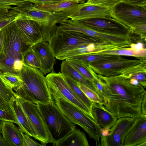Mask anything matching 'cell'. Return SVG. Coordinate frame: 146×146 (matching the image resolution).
<instances>
[{
  "label": "cell",
  "instance_id": "obj_1",
  "mask_svg": "<svg viewBox=\"0 0 146 146\" xmlns=\"http://www.w3.org/2000/svg\"><path fill=\"white\" fill-rule=\"evenodd\" d=\"M98 75L103 84L105 108L117 119H135L143 115L142 104L146 101V92L141 83L132 84L130 79L122 75L107 77Z\"/></svg>",
  "mask_w": 146,
  "mask_h": 146
},
{
  "label": "cell",
  "instance_id": "obj_2",
  "mask_svg": "<svg viewBox=\"0 0 146 146\" xmlns=\"http://www.w3.org/2000/svg\"><path fill=\"white\" fill-rule=\"evenodd\" d=\"M19 75L23 82L22 86L15 91L17 95L35 104H46L51 101L46 77L39 69L23 63Z\"/></svg>",
  "mask_w": 146,
  "mask_h": 146
},
{
  "label": "cell",
  "instance_id": "obj_3",
  "mask_svg": "<svg viewBox=\"0 0 146 146\" xmlns=\"http://www.w3.org/2000/svg\"><path fill=\"white\" fill-rule=\"evenodd\" d=\"M48 43L55 57L82 45L93 43L107 50L114 45L82 33L64 31L58 26Z\"/></svg>",
  "mask_w": 146,
  "mask_h": 146
},
{
  "label": "cell",
  "instance_id": "obj_4",
  "mask_svg": "<svg viewBox=\"0 0 146 146\" xmlns=\"http://www.w3.org/2000/svg\"><path fill=\"white\" fill-rule=\"evenodd\" d=\"M53 145L63 139L76 127L60 111L52 99L49 102L36 104Z\"/></svg>",
  "mask_w": 146,
  "mask_h": 146
},
{
  "label": "cell",
  "instance_id": "obj_5",
  "mask_svg": "<svg viewBox=\"0 0 146 146\" xmlns=\"http://www.w3.org/2000/svg\"><path fill=\"white\" fill-rule=\"evenodd\" d=\"M52 99L61 112L74 124L81 127L97 146H100L101 127L90 117L61 96L50 92Z\"/></svg>",
  "mask_w": 146,
  "mask_h": 146
},
{
  "label": "cell",
  "instance_id": "obj_6",
  "mask_svg": "<svg viewBox=\"0 0 146 146\" xmlns=\"http://www.w3.org/2000/svg\"><path fill=\"white\" fill-rule=\"evenodd\" d=\"M15 22L25 40L31 46L43 41L49 42L58 27L41 25L21 15Z\"/></svg>",
  "mask_w": 146,
  "mask_h": 146
},
{
  "label": "cell",
  "instance_id": "obj_7",
  "mask_svg": "<svg viewBox=\"0 0 146 146\" xmlns=\"http://www.w3.org/2000/svg\"><path fill=\"white\" fill-rule=\"evenodd\" d=\"M121 56L115 59L95 61L88 64L93 70L97 74L110 77L122 75L146 62V58L132 59Z\"/></svg>",
  "mask_w": 146,
  "mask_h": 146
},
{
  "label": "cell",
  "instance_id": "obj_8",
  "mask_svg": "<svg viewBox=\"0 0 146 146\" xmlns=\"http://www.w3.org/2000/svg\"><path fill=\"white\" fill-rule=\"evenodd\" d=\"M1 31L3 41L1 53L16 60L23 62L25 53L31 46L25 40L15 21L4 27Z\"/></svg>",
  "mask_w": 146,
  "mask_h": 146
},
{
  "label": "cell",
  "instance_id": "obj_9",
  "mask_svg": "<svg viewBox=\"0 0 146 146\" xmlns=\"http://www.w3.org/2000/svg\"><path fill=\"white\" fill-rule=\"evenodd\" d=\"M46 77L50 92L63 97L95 121L90 109L74 92L61 72H52Z\"/></svg>",
  "mask_w": 146,
  "mask_h": 146
},
{
  "label": "cell",
  "instance_id": "obj_10",
  "mask_svg": "<svg viewBox=\"0 0 146 146\" xmlns=\"http://www.w3.org/2000/svg\"><path fill=\"white\" fill-rule=\"evenodd\" d=\"M23 17L44 26H52L68 19L66 11L52 12L40 9L33 3L25 1L21 5L11 7Z\"/></svg>",
  "mask_w": 146,
  "mask_h": 146
},
{
  "label": "cell",
  "instance_id": "obj_11",
  "mask_svg": "<svg viewBox=\"0 0 146 146\" xmlns=\"http://www.w3.org/2000/svg\"><path fill=\"white\" fill-rule=\"evenodd\" d=\"M34 134L33 137L44 146L52 140L36 104L25 100L15 94Z\"/></svg>",
  "mask_w": 146,
  "mask_h": 146
},
{
  "label": "cell",
  "instance_id": "obj_12",
  "mask_svg": "<svg viewBox=\"0 0 146 146\" xmlns=\"http://www.w3.org/2000/svg\"><path fill=\"white\" fill-rule=\"evenodd\" d=\"M111 17L130 30L136 26L146 24V7L121 2L111 9Z\"/></svg>",
  "mask_w": 146,
  "mask_h": 146
},
{
  "label": "cell",
  "instance_id": "obj_13",
  "mask_svg": "<svg viewBox=\"0 0 146 146\" xmlns=\"http://www.w3.org/2000/svg\"><path fill=\"white\" fill-rule=\"evenodd\" d=\"M77 21L83 27L99 32L118 36H130V29L112 18L97 17Z\"/></svg>",
  "mask_w": 146,
  "mask_h": 146
},
{
  "label": "cell",
  "instance_id": "obj_14",
  "mask_svg": "<svg viewBox=\"0 0 146 146\" xmlns=\"http://www.w3.org/2000/svg\"><path fill=\"white\" fill-rule=\"evenodd\" d=\"M62 29L65 31L82 33L95 37L107 42L120 46L122 48H128L131 43L130 36H121L99 32L86 28L77 21L70 19L64 20L61 25Z\"/></svg>",
  "mask_w": 146,
  "mask_h": 146
},
{
  "label": "cell",
  "instance_id": "obj_15",
  "mask_svg": "<svg viewBox=\"0 0 146 146\" xmlns=\"http://www.w3.org/2000/svg\"><path fill=\"white\" fill-rule=\"evenodd\" d=\"M111 9L84 2L76 3L66 11L68 13V17L69 19L78 21L97 17L112 18Z\"/></svg>",
  "mask_w": 146,
  "mask_h": 146
},
{
  "label": "cell",
  "instance_id": "obj_16",
  "mask_svg": "<svg viewBox=\"0 0 146 146\" xmlns=\"http://www.w3.org/2000/svg\"><path fill=\"white\" fill-rule=\"evenodd\" d=\"M136 119L125 117L118 118L110 129V135L100 137V146H121L122 138L131 128Z\"/></svg>",
  "mask_w": 146,
  "mask_h": 146
},
{
  "label": "cell",
  "instance_id": "obj_17",
  "mask_svg": "<svg viewBox=\"0 0 146 146\" xmlns=\"http://www.w3.org/2000/svg\"><path fill=\"white\" fill-rule=\"evenodd\" d=\"M146 146V115L136 119L122 140L121 146Z\"/></svg>",
  "mask_w": 146,
  "mask_h": 146
},
{
  "label": "cell",
  "instance_id": "obj_18",
  "mask_svg": "<svg viewBox=\"0 0 146 146\" xmlns=\"http://www.w3.org/2000/svg\"><path fill=\"white\" fill-rule=\"evenodd\" d=\"M32 47L39 62V69L44 74L52 72L56 63V58L48 42L42 41Z\"/></svg>",
  "mask_w": 146,
  "mask_h": 146
},
{
  "label": "cell",
  "instance_id": "obj_19",
  "mask_svg": "<svg viewBox=\"0 0 146 146\" xmlns=\"http://www.w3.org/2000/svg\"><path fill=\"white\" fill-rule=\"evenodd\" d=\"M91 111L95 121L101 128H110L118 119L102 104L92 102Z\"/></svg>",
  "mask_w": 146,
  "mask_h": 146
},
{
  "label": "cell",
  "instance_id": "obj_20",
  "mask_svg": "<svg viewBox=\"0 0 146 146\" xmlns=\"http://www.w3.org/2000/svg\"><path fill=\"white\" fill-rule=\"evenodd\" d=\"M14 123L3 121L1 130L2 137L8 146H23L22 132Z\"/></svg>",
  "mask_w": 146,
  "mask_h": 146
},
{
  "label": "cell",
  "instance_id": "obj_21",
  "mask_svg": "<svg viewBox=\"0 0 146 146\" xmlns=\"http://www.w3.org/2000/svg\"><path fill=\"white\" fill-rule=\"evenodd\" d=\"M61 72L65 77H68L77 83L84 85L96 92L102 99L101 94L95 86L89 80L84 78L66 60H64L61 65Z\"/></svg>",
  "mask_w": 146,
  "mask_h": 146
},
{
  "label": "cell",
  "instance_id": "obj_22",
  "mask_svg": "<svg viewBox=\"0 0 146 146\" xmlns=\"http://www.w3.org/2000/svg\"><path fill=\"white\" fill-rule=\"evenodd\" d=\"M9 105L15 115L18 122L17 125L21 131L33 137V131L20 105L15 97Z\"/></svg>",
  "mask_w": 146,
  "mask_h": 146
},
{
  "label": "cell",
  "instance_id": "obj_23",
  "mask_svg": "<svg viewBox=\"0 0 146 146\" xmlns=\"http://www.w3.org/2000/svg\"><path fill=\"white\" fill-rule=\"evenodd\" d=\"M56 146H88L85 133L76 128L63 139L53 145Z\"/></svg>",
  "mask_w": 146,
  "mask_h": 146
},
{
  "label": "cell",
  "instance_id": "obj_24",
  "mask_svg": "<svg viewBox=\"0 0 146 146\" xmlns=\"http://www.w3.org/2000/svg\"><path fill=\"white\" fill-rule=\"evenodd\" d=\"M23 63L7 56L2 53L0 54V70L3 72H8L19 75Z\"/></svg>",
  "mask_w": 146,
  "mask_h": 146
},
{
  "label": "cell",
  "instance_id": "obj_25",
  "mask_svg": "<svg viewBox=\"0 0 146 146\" xmlns=\"http://www.w3.org/2000/svg\"><path fill=\"white\" fill-rule=\"evenodd\" d=\"M121 56L101 53H86L71 57V59L80 62L89 63L100 61L109 60L116 59Z\"/></svg>",
  "mask_w": 146,
  "mask_h": 146
},
{
  "label": "cell",
  "instance_id": "obj_26",
  "mask_svg": "<svg viewBox=\"0 0 146 146\" xmlns=\"http://www.w3.org/2000/svg\"><path fill=\"white\" fill-rule=\"evenodd\" d=\"M66 60L84 78L94 84V80L97 74L93 70L88 63L71 59Z\"/></svg>",
  "mask_w": 146,
  "mask_h": 146
},
{
  "label": "cell",
  "instance_id": "obj_27",
  "mask_svg": "<svg viewBox=\"0 0 146 146\" xmlns=\"http://www.w3.org/2000/svg\"><path fill=\"white\" fill-rule=\"evenodd\" d=\"M0 76L7 86L15 91L22 85L23 81L19 75L8 72L3 73L0 70Z\"/></svg>",
  "mask_w": 146,
  "mask_h": 146
},
{
  "label": "cell",
  "instance_id": "obj_28",
  "mask_svg": "<svg viewBox=\"0 0 146 146\" xmlns=\"http://www.w3.org/2000/svg\"><path fill=\"white\" fill-rule=\"evenodd\" d=\"M100 53L107 54H114L134 56L137 58H145L146 56V49L136 50L130 48L106 50Z\"/></svg>",
  "mask_w": 146,
  "mask_h": 146
},
{
  "label": "cell",
  "instance_id": "obj_29",
  "mask_svg": "<svg viewBox=\"0 0 146 146\" xmlns=\"http://www.w3.org/2000/svg\"><path fill=\"white\" fill-rule=\"evenodd\" d=\"M20 15L14 9L9 10L7 8H0V30L15 21Z\"/></svg>",
  "mask_w": 146,
  "mask_h": 146
},
{
  "label": "cell",
  "instance_id": "obj_30",
  "mask_svg": "<svg viewBox=\"0 0 146 146\" xmlns=\"http://www.w3.org/2000/svg\"><path fill=\"white\" fill-rule=\"evenodd\" d=\"M76 3L75 1H64L58 3L35 6L41 10L52 12H59L68 10Z\"/></svg>",
  "mask_w": 146,
  "mask_h": 146
},
{
  "label": "cell",
  "instance_id": "obj_31",
  "mask_svg": "<svg viewBox=\"0 0 146 146\" xmlns=\"http://www.w3.org/2000/svg\"><path fill=\"white\" fill-rule=\"evenodd\" d=\"M65 77L67 82L74 92L87 106L91 111L92 102L86 96L79 88L77 82L68 77Z\"/></svg>",
  "mask_w": 146,
  "mask_h": 146
},
{
  "label": "cell",
  "instance_id": "obj_32",
  "mask_svg": "<svg viewBox=\"0 0 146 146\" xmlns=\"http://www.w3.org/2000/svg\"><path fill=\"white\" fill-rule=\"evenodd\" d=\"M31 46L25 53L23 59V63L32 67L39 69L40 65L37 56Z\"/></svg>",
  "mask_w": 146,
  "mask_h": 146
},
{
  "label": "cell",
  "instance_id": "obj_33",
  "mask_svg": "<svg viewBox=\"0 0 146 146\" xmlns=\"http://www.w3.org/2000/svg\"><path fill=\"white\" fill-rule=\"evenodd\" d=\"M79 88L86 96L92 102L105 105V101L100 96L92 89L79 83H77Z\"/></svg>",
  "mask_w": 146,
  "mask_h": 146
},
{
  "label": "cell",
  "instance_id": "obj_34",
  "mask_svg": "<svg viewBox=\"0 0 146 146\" xmlns=\"http://www.w3.org/2000/svg\"><path fill=\"white\" fill-rule=\"evenodd\" d=\"M0 95L9 104L15 98V93L3 82L0 76Z\"/></svg>",
  "mask_w": 146,
  "mask_h": 146
},
{
  "label": "cell",
  "instance_id": "obj_35",
  "mask_svg": "<svg viewBox=\"0 0 146 146\" xmlns=\"http://www.w3.org/2000/svg\"><path fill=\"white\" fill-rule=\"evenodd\" d=\"M123 1V0H88L86 3L112 9L116 4L121 2Z\"/></svg>",
  "mask_w": 146,
  "mask_h": 146
},
{
  "label": "cell",
  "instance_id": "obj_36",
  "mask_svg": "<svg viewBox=\"0 0 146 146\" xmlns=\"http://www.w3.org/2000/svg\"><path fill=\"white\" fill-rule=\"evenodd\" d=\"M0 119L3 121L12 122L18 124L15 115L11 108L8 110L0 109Z\"/></svg>",
  "mask_w": 146,
  "mask_h": 146
},
{
  "label": "cell",
  "instance_id": "obj_37",
  "mask_svg": "<svg viewBox=\"0 0 146 146\" xmlns=\"http://www.w3.org/2000/svg\"><path fill=\"white\" fill-rule=\"evenodd\" d=\"M25 0H0V8L11 9V5H21Z\"/></svg>",
  "mask_w": 146,
  "mask_h": 146
},
{
  "label": "cell",
  "instance_id": "obj_38",
  "mask_svg": "<svg viewBox=\"0 0 146 146\" xmlns=\"http://www.w3.org/2000/svg\"><path fill=\"white\" fill-rule=\"evenodd\" d=\"M23 137V146H44L42 144H40L31 138L28 135L21 132Z\"/></svg>",
  "mask_w": 146,
  "mask_h": 146
},
{
  "label": "cell",
  "instance_id": "obj_39",
  "mask_svg": "<svg viewBox=\"0 0 146 146\" xmlns=\"http://www.w3.org/2000/svg\"><path fill=\"white\" fill-rule=\"evenodd\" d=\"M26 1L31 2L36 6L43 5H47L50 4L59 3L66 1L65 0H25Z\"/></svg>",
  "mask_w": 146,
  "mask_h": 146
},
{
  "label": "cell",
  "instance_id": "obj_40",
  "mask_svg": "<svg viewBox=\"0 0 146 146\" xmlns=\"http://www.w3.org/2000/svg\"><path fill=\"white\" fill-rule=\"evenodd\" d=\"M123 1L136 5L146 7V0H123Z\"/></svg>",
  "mask_w": 146,
  "mask_h": 146
},
{
  "label": "cell",
  "instance_id": "obj_41",
  "mask_svg": "<svg viewBox=\"0 0 146 146\" xmlns=\"http://www.w3.org/2000/svg\"><path fill=\"white\" fill-rule=\"evenodd\" d=\"M130 48L136 50H139L145 48L144 44L141 42H138L136 44L131 43Z\"/></svg>",
  "mask_w": 146,
  "mask_h": 146
},
{
  "label": "cell",
  "instance_id": "obj_42",
  "mask_svg": "<svg viewBox=\"0 0 146 146\" xmlns=\"http://www.w3.org/2000/svg\"><path fill=\"white\" fill-rule=\"evenodd\" d=\"M0 109L8 110L10 109L9 105L7 103L0 95Z\"/></svg>",
  "mask_w": 146,
  "mask_h": 146
},
{
  "label": "cell",
  "instance_id": "obj_43",
  "mask_svg": "<svg viewBox=\"0 0 146 146\" xmlns=\"http://www.w3.org/2000/svg\"><path fill=\"white\" fill-rule=\"evenodd\" d=\"M110 128L108 127L101 128L100 131L101 136H109L110 134Z\"/></svg>",
  "mask_w": 146,
  "mask_h": 146
},
{
  "label": "cell",
  "instance_id": "obj_44",
  "mask_svg": "<svg viewBox=\"0 0 146 146\" xmlns=\"http://www.w3.org/2000/svg\"><path fill=\"white\" fill-rule=\"evenodd\" d=\"M3 48V41L1 30H0V54L2 52Z\"/></svg>",
  "mask_w": 146,
  "mask_h": 146
},
{
  "label": "cell",
  "instance_id": "obj_45",
  "mask_svg": "<svg viewBox=\"0 0 146 146\" xmlns=\"http://www.w3.org/2000/svg\"><path fill=\"white\" fill-rule=\"evenodd\" d=\"M129 79L130 83L133 85L137 86L140 83L138 80L135 79L133 78Z\"/></svg>",
  "mask_w": 146,
  "mask_h": 146
},
{
  "label": "cell",
  "instance_id": "obj_46",
  "mask_svg": "<svg viewBox=\"0 0 146 146\" xmlns=\"http://www.w3.org/2000/svg\"><path fill=\"white\" fill-rule=\"evenodd\" d=\"M0 146H8L1 133H0Z\"/></svg>",
  "mask_w": 146,
  "mask_h": 146
},
{
  "label": "cell",
  "instance_id": "obj_47",
  "mask_svg": "<svg viewBox=\"0 0 146 146\" xmlns=\"http://www.w3.org/2000/svg\"><path fill=\"white\" fill-rule=\"evenodd\" d=\"M88 0H77L76 3H84L86 1Z\"/></svg>",
  "mask_w": 146,
  "mask_h": 146
},
{
  "label": "cell",
  "instance_id": "obj_48",
  "mask_svg": "<svg viewBox=\"0 0 146 146\" xmlns=\"http://www.w3.org/2000/svg\"><path fill=\"white\" fill-rule=\"evenodd\" d=\"M3 123V121L0 119V133H1V130Z\"/></svg>",
  "mask_w": 146,
  "mask_h": 146
},
{
  "label": "cell",
  "instance_id": "obj_49",
  "mask_svg": "<svg viewBox=\"0 0 146 146\" xmlns=\"http://www.w3.org/2000/svg\"><path fill=\"white\" fill-rule=\"evenodd\" d=\"M66 1H75L76 2L77 0H65Z\"/></svg>",
  "mask_w": 146,
  "mask_h": 146
}]
</instances>
